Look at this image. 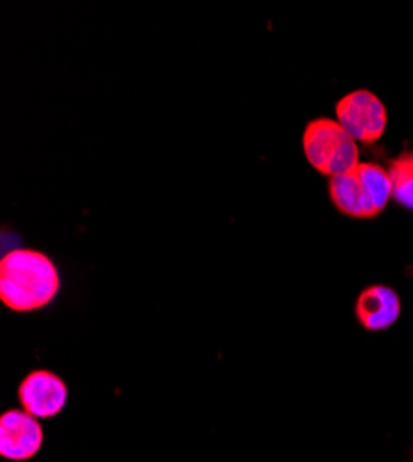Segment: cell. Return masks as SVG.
Returning a JSON list of instances; mask_svg holds the SVG:
<instances>
[{
    "label": "cell",
    "mask_w": 413,
    "mask_h": 462,
    "mask_svg": "<svg viewBox=\"0 0 413 462\" xmlns=\"http://www.w3.org/2000/svg\"><path fill=\"white\" fill-rule=\"evenodd\" d=\"M23 411L33 418L47 420L60 414L67 403V384L49 370H33L19 384Z\"/></svg>",
    "instance_id": "cell-5"
},
{
    "label": "cell",
    "mask_w": 413,
    "mask_h": 462,
    "mask_svg": "<svg viewBox=\"0 0 413 462\" xmlns=\"http://www.w3.org/2000/svg\"><path fill=\"white\" fill-rule=\"evenodd\" d=\"M58 292V268L43 252L15 248L0 261V300L8 310L37 311L49 305Z\"/></svg>",
    "instance_id": "cell-1"
},
{
    "label": "cell",
    "mask_w": 413,
    "mask_h": 462,
    "mask_svg": "<svg viewBox=\"0 0 413 462\" xmlns=\"http://www.w3.org/2000/svg\"><path fill=\"white\" fill-rule=\"evenodd\" d=\"M388 172L393 185V199L413 211V152H404L391 160Z\"/></svg>",
    "instance_id": "cell-8"
},
{
    "label": "cell",
    "mask_w": 413,
    "mask_h": 462,
    "mask_svg": "<svg viewBox=\"0 0 413 462\" xmlns=\"http://www.w3.org/2000/svg\"><path fill=\"white\" fill-rule=\"evenodd\" d=\"M335 117L356 141L363 143H377L388 126L386 106L367 89L345 95L335 104Z\"/></svg>",
    "instance_id": "cell-4"
},
{
    "label": "cell",
    "mask_w": 413,
    "mask_h": 462,
    "mask_svg": "<svg viewBox=\"0 0 413 462\" xmlns=\"http://www.w3.org/2000/svg\"><path fill=\"white\" fill-rule=\"evenodd\" d=\"M356 317L367 331H384L400 317V298L391 287L371 285L358 296Z\"/></svg>",
    "instance_id": "cell-7"
},
{
    "label": "cell",
    "mask_w": 413,
    "mask_h": 462,
    "mask_svg": "<svg viewBox=\"0 0 413 462\" xmlns=\"http://www.w3.org/2000/svg\"><path fill=\"white\" fill-rule=\"evenodd\" d=\"M332 204L352 218L379 217L393 199L388 169L379 163H358L349 172L332 176L328 181Z\"/></svg>",
    "instance_id": "cell-2"
},
{
    "label": "cell",
    "mask_w": 413,
    "mask_h": 462,
    "mask_svg": "<svg viewBox=\"0 0 413 462\" xmlns=\"http://www.w3.org/2000/svg\"><path fill=\"white\" fill-rule=\"evenodd\" d=\"M305 156L323 176L349 172L360 163L356 139L337 121L321 117L306 125L303 135Z\"/></svg>",
    "instance_id": "cell-3"
},
{
    "label": "cell",
    "mask_w": 413,
    "mask_h": 462,
    "mask_svg": "<svg viewBox=\"0 0 413 462\" xmlns=\"http://www.w3.org/2000/svg\"><path fill=\"white\" fill-rule=\"evenodd\" d=\"M43 430L26 411H8L0 416V455L8 460H28L43 446Z\"/></svg>",
    "instance_id": "cell-6"
}]
</instances>
